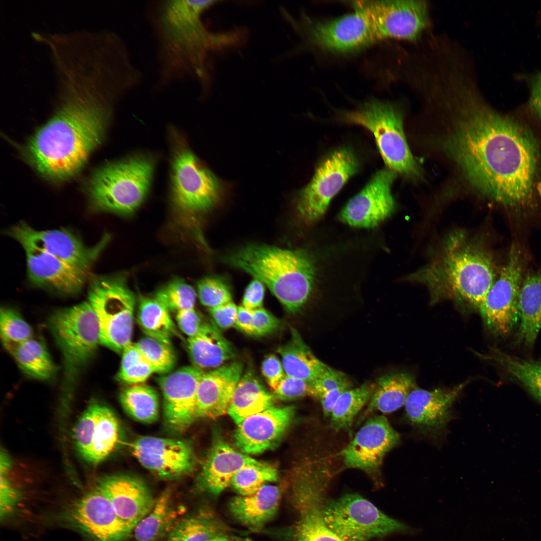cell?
I'll use <instances>...</instances> for the list:
<instances>
[{"mask_svg": "<svg viewBox=\"0 0 541 541\" xmlns=\"http://www.w3.org/2000/svg\"><path fill=\"white\" fill-rule=\"evenodd\" d=\"M281 497L278 486L264 485L252 494L233 497L229 510L243 525L252 529H260L276 514Z\"/></svg>", "mask_w": 541, "mask_h": 541, "instance_id": "4dcf8cb0", "label": "cell"}, {"mask_svg": "<svg viewBox=\"0 0 541 541\" xmlns=\"http://www.w3.org/2000/svg\"><path fill=\"white\" fill-rule=\"evenodd\" d=\"M29 280L35 286L64 295L79 293L89 273L74 267L40 250L24 249Z\"/></svg>", "mask_w": 541, "mask_h": 541, "instance_id": "4316f807", "label": "cell"}, {"mask_svg": "<svg viewBox=\"0 0 541 541\" xmlns=\"http://www.w3.org/2000/svg\"><path fill=\"white\" fill-rule=\"evenodd\" d=\"M327 487L314 478L297 481L293 502L298 518L291 530V541H344L328 527L323 518Z\"/></svg>", "mask_w": 541, "mask_h": 541, "instance_id": "7402d4cb", "label": "cell"}, {"mask_svg": "<svg viewBox=\"0 0 541 541\" xmlns=\"http://www.w3.org/2000/svg\"><path fill=\"white\" fill-rule=\"evenodd\" d=\"M376 384L362 419L376 411L390 413L397 410L405 405L410 392L416 388L414 377L407 373L383 375L377 379Z\"/></svg>", "mask_w": 541, "mask_h": 541, "instance_id": "e575fe53", "label": "cell"}, {"mask_svg": "<svg viewBox=\"0 0 541 541\" xmlns=\"http://www.w3.org/2000/svg\"><path fill=\"white\" fill-rule=\"evenodd\" d=\"M493 258L481 240L456 230L432 258L407 277L425 286L433 301L452 299L479 310L496 279Z\"/></svg>", "mask_w": 541, "mask_h": 541, "instance_id": "277c9868", "label": "cell"}, {"mask_svg": "<svg viewBox=\"0 0 541 541\" xmlns=\"http://www.w3.org/2000/svg\"><path fill=\"white\" fill-rule=\"evenodd\" d=\"M274 395L248 370L235 389L227 413L237 425L251 415L274 407Z\"/></svg>", "mask_w": 541, "mask_h": 541, "instance_id": "836d02e7", "label": "cell"}, {"mask_svg": "<svg viewBox=\"0 0 541 541\" xmlns=\"http://www.w3.org/2000/svg\"><path fill=\"white\" fill-rule=\"evenodd\" d=\"M459 96L441 148L481 195L509 207L531 204L540 158L532 132L473 96Z\"/></svg>", "mask_w": 541, "mask_h": 541, "instance_id": "6da1fadb", "label": "cell"}, {"mask_svg": "<svg viewBox=\"0 0 541 541\" xmlns=\"http://www.w3.org/2000/svg\"><path fill=\"white\" fill-rule=\"evenodd\" d=\"M359 166L354 153L345 147L322 160L312 179L299 192L297 207L301 218L312 223L322 217L332 198L358 172Z\"/></svg>", "mask_w": 541, "mask_h": 541, "instance_id": "7c38bea8", "label": "cell"}, {"mask_svg": "<svg viewBox=\"0 0 541 541\" xmlns=\"http://www.w3.org/2000/svg\"><path fill=\"white\" fill-rule=\"evenodd\" d=\"M154 170L152 159L135 156L108 163L97 169L86 184V191L96 209L129 214L146 197Z\"/></svg>", "mask_w": 541, "mask_h": 541, "instance_id": "8992f818", "label": "cell"}, {"mask_svg": "<svg viewBox=\"0 0 541 541\" xmlns=\"http://www.w3.org/2000/svg\"><path fill=\"white\" fill-rule=\"evenodd\" d=\"M196 298L194 288L184 280L176 279L160 289L155 298L169 311H178L194 309Z\"/></svg>", "mask_w": 541, "mask_h": 541, "instance_id": "bcb514c9", "label": "cell"}, {"mask_svg": "<svg viewBox=\"0 0 541 541\" xmlns=\"http://www.w3.org/2000/svg\"><path fill=\"white\" fill-rule=\"evenodd\" d=\"M171 177L173 202L181 211L193 214L206 211L219 198V181L181 142L175 144Z\"/></svg>", "mask_w": 541, "mask_h": 541, "instance_id": "8fae6325", "label": "cell"}, {"mask_svg": "<svg viewBox=\"0 0 541 541\" xmlns=\"http://www.w3.org/2000/svg\"><path fill=\"white\" fill-rule=\"evenodd\" d=\"M137 321L147 336L168 345H171V338L177 334L169 310L155 298H141Z\"/></svg>", "mask_w": 541, "mask_h": 541, "instance_id": "f35d334b", "label": "cell"}, {"mask_svg": "<svg viewBox=\"0 0 541 541\" xmlns=\"http://www.w3.org/2000/svg\"><path fill=\"white\" fill-rule=\"evenodd\" d=\"M352 2L369 16L379 41L387 39L416 41L429 24L427 5L423 0Z\"/></svg>", "mask_w": 541, "mask_h": 541, "instance_id": "9a60e30c", "label": "cell"}, {"mask_svg": "<svg viewBox=\"0 0 541 541\" xmlns=\"http://www.w3.org/2000/svg\"><path fill=\"white\" fill-rule=\"evenodd\" d=\"M322 513L328 527L344 541H368L396 532H412L357 494L325 501Z\"/></svg>", "mask_w": 541, "mask_h": 541, "instance_id": "30bf717a", "label": "cell"}, {"mask_svg": "<svg viewBox=\"0 0 541 541\" xmlns=\"http://www.w3.org/2000/svg\"><path fill=\"white\" fill-rule=\"evenodd\" d=\"M517 341L531 348L541 329V268L523 277L519 297Z\"/></svg>", "mask_w": 541, "mask_h": 541, "instance_id": "1f68e13d", "label": "cell"}, {"mask_svg": "<svg viewBox=\"0 0 541 541\" xmlns=\"http://www.w3.org/2000/svg\"><path fill=\"white\" fill-rule=\"evenodd\" d=\"M71 517L94 541H125L132 534L98 486L75 503Z\"/></svg>", "mask_w": 541, "mask_h": 541, "instance_id": "603a6c76", "label": "cell"}, {"mask_svg": "<svg viewBox=\"0 0 541 541\" xmlns=\"http://www.w3.org/2000/svg\"><path fill=\"white\" fill-rule=\"evenodd\" d=\"M82 31H84V30H82ZM77 31H74V32H77ZM92 32H96V31H92ZM100 32V33H102V32ZM67 33H69V32H67ZM63 33H61V34H63ZM57 34V35H59V34ZM105 34H106V33H105ZM54 35V36H52V37H54V36H56V35ZM52 37H51L50 38H51ZM50 38H49V39H50ZM49 39H48V40H47V41H48V40ZM47 41H46V42H47ZM46 43H45V45H46Z\"/></svg>", "mask_w": 541, "mask_h": 541, "instance_id": "e7e4bbea", "label": "cell"}, {"mask_svg": "<svg viewBox=\"0 0 541 541\" xmlns=\"http://www.w3.org/2000/svg\"><path fill=\"white\" fill-rule=\"evenodd\" d=\"M9 235L25 248L46 252L68 264L87 273L105 246L108 237L88 246L71 232L64 229L39 230L24 222L12 227Z\"/></svg>", "mask_w": 541, "mask_h": 541, "instance_id": "5bb4252c", "label": "cell"}, {"mask_svg": "<svg viewBox=\"0 0 541 541\" xmlns=\"http://www.w3.org/2000/svg\"><path fill=\"white\" fill-rule=\"evenodd\" d=\"M48 327L62 354V387L64 395L69 397L100 344L97 318L90 303L83 302L56 310L49 318Z\"/></svg>", "mask_w": 541, "mask_h": 541, "instance_id": "52a82bcc", "label": "cell"}, {"mask_svg": "<svg viewBox=\"0 0 541 541\" xmlns=\"http://www.w3.org/2000/svg\"><path fill=\"white\" fill-rule=\"evenodd\" d=\"M274 396L283 400H291L309 396L316 398L311 383L285 374L273 391Z\"/></svg>", "mask_w": 541, "mask_h": 541, "instance_id": "f907efd6", "label": "cell"}, {"mask_svg": "<svg viewBox=\"0 0 541 541\" xmlns=\"http://www.w3.org/2000/svg\"><path fill=\"white\" fill-rule=\"evenodd\" d=\"M120 429L119 421L110 409L92 402L74 427L73 438L76 448L87 461L99 463L116 447Z\"/></svg>", "mask_w": 541, "mask_h": 541, "instance_id": "d6986e66", "label": "cell"}, {"mask_svg": "<svg viewBox=\"0 0 541 541\" xmlns=\"http://www.w3.org/2000/svg\"><path fill=\"white\" fill-rule=\"evenodd\" d=\"M396 175L387 168L377 171L342 208L340 220L351 226L370 228L386 219L395 208L391 187Z\"/></svg>", "mask_w": 541, "mask_h": 541, "instance_id": "e0dca14e", "label": "cell"}, {"mask_svg": "<svg viewBox=\"0 0 541 541\" xmlns=\"http://www.w3.org/2000/svg\"><path fill=\"white\" fill-rule=\"evenodd\" d=\"M205 372L185 366L158 380L164 399L165 423L171 430L184 431L197 419L198 386Z\"/></svg>", "mask_w": 541, "mask_h": 541, "instance_id": "44dd1931", "label": "cell"}, {"mask_svg": "<svg viewBox=\"0 0 541 541\" xmlns=\"http://www.w3.org/2000/svg\"><path fill=\"white\" fill-rule=\"evenodd\" d=\"M400 441V436L383 415L371 417L340 453L348 468L375 475L385 455Z\"/></svg>", "mask_w": 541, "mask_h": 541, "instance_id": "ac0fdd59", "label": "cell"}, {"mask_svg": "<svg viewBox=\"0 0 541 541\" xmlns=\"http://www.w3.org/2000/svg\"><path fill=\"white\" fill-rule=\"evenodd\" d=\"M214 1H164L150 4L147 15L154 34L159 62L157 89L175 80L197 81L204 92L210 82L208 54L233 46L231 32H209L201 17Z\"/></svg>", "mask_w": 541, "mask_h": 541, "instance_id": "3957f363", "label": "cell"}, {"mask_svg": "<svg viewBox=\"0 0 541 541\" xmlns=\"http://www.w3.org/2000/svg\"><path fill=\"white\" fill-rule=\"evenodd\" d=\"M7 351L27 376L41 380H48L55 376L57 367L41 341L33 338Z\"/></svg>", "mask_w": 541, "mask_h": 541, "instance_id": "74e56055", "label": "cell"}, {"mask_svg": "<svg viewBox=\"0 0 541 541\" xmlns=\"http://www.w3.org/2000/svg\"><path fill=\"white\" fill-rule=\"evenodd\" d=\"M261 371L272 391L286 374L282 363L273 354L268 355L263 361Z\"/></svg>", "mask_w": 541, "mask_h": 541, "instance_id": "11a10c76", "label": "cell"}, {"mask_svg": "<svg viewBox=\"0 0 541 541\" xmlns=\"http://www.w3.org/2000/svg\"><path fill=\"white\" fill-rule=\"evenodd\" d=\"M88 297L98 322L100 344L122 353L132 343L133 293L121 278L96 277L91 280Z\"/></svg>", "mask_w": 541, "mask_h": 541, "instance_id": "9c48e42d", "label": "cell"}, {"mask_svg": "<svg viewBox=\"0 0 541 541\" xmlns=\"http://www.w3.org/2000/svg\"><path fill=\"white\" fill-rule=\"evenodd\" d=\"M536 189L537 190V192L538 193V194H539V195L541 197V181L538 182L536 183Z\"/></svg>", "mask_w": 541, "mask_h": 541, "instance_id": "be15d7a7", "label": "cell"}, {"mask_svg": "<svg viewBox=\"0 0 541 541\" xmlns=\"http://www.w3.org/2000/svg\"><path fill=\"white\" fill-rule=\"evenodd\" d=\"M0 333L5 348H10L33 338L30 325L16 310L3 307L0 313Z\"/></svg>", "mask_w": 541, "mask_h": 541, "instance_id": "f6af8a7d", "label": "cell"}, {"mask_svg": "<svg viewBox=\"0 0 541 541\" xmlns=\"http://www.w3.org/2000/svg\"><path fill=\"white\" fill-rule=\"evenodd\" d=\"M253 336H263L276 331L280 325V320L265 309L253 310Z\"/></svg>", "mask_w": 541, "mask_h": 541, "instance_id": "f5cc1de1", "label": "cell"}, {"mask_svg": "<svg viewBox=\"0 0 541 541\" xmlns=\"http://www.w3.org/2000/svg\"><path fill=\"white\" fill-rule=\"evenodd\" d=\"M224 261L261 281L291 314L299 312L313 289L314 265L304 252L266 244H249Z\"/></svg>", "mask_w": 541, "mask_h": 541, "instance_id": "5b68a950", "label": "cell"}, {"mask_svg": "<svg viewBox=\"0 0 541 541\" xmlns=\"http://www.w3.org/2000/svg\"><path fill=\"white\" fill-rule=\"evenodd\" d=\"M130 446L141 465L161 478L180 477L191 472L195 466L193 449L183 440L142 436Z\"/></svg>", "mask_w": 541, "mask_h": 541, "instance_id": "ffe728a7", "label": "cell"}, {"mask_svg": "<svg viewBox=\"0 0 541 541\" xmlns=\"http://www.w3.org/2000/svg\"><path fill=\"white\" fill-rule=\"evenodd\" d=\"M120 401L125 411L137 421L151 423L158 418V396L149 385L144 383L130 385L121 392Z\"/></svg>", "mask_w": 541, "mask_h": 541, "instance_id": "60d3db41", "label": "cell"}, {"mask_svg": "<svg viewBox=\"0 0 541 541\" xmlns=\"http://www.w3.org/2000/svg\"><path fill=\"white\" fill-rule=\"evenodd\" d=\"M122 360L118 379L129 385L143 383L156 373L151 364L134 343L127 346L122 353Z\"/></svg>", "mask_w": 541, "mask_h": 541, "instance_id": "7bdbcfd3", "label": "cell"}, {"mask_svg": "<svg viewBox=\"0 0 541 541\" xmlns=\"http://www.w3.org/2000/svg\"><path fill=\"white\" fill-rule=\"evenodd\" d=\"M262 463L234 449L221 437L216 436L203 464L198 485L203 490L218 495L230 485L232 477L239 470Z\"/></svg>", "mask_w": 541, "mask_h": 541, "instance_id": "f1b7e54d", "label": "cell"}, {"mask_svg": "<svg viewBox=\"0 0 541 541\" xmlns=\"http://www.w3.org/2000/svg\"><path fill=\"white\" fill-rule=\"evenodd\" d=\"M171 501V492L165 490L155 500L151 511L134 528L135 541H159L168 535L179 519Z\"/></svg>", "mask_w": 541, "mask_h": 541, "instance_id": "d590c367", "label": "cell"}, {"mask_svg": "<svg viewBox=\"0 0 541 541\" xmlns=\"http://www.w3.org/2000/svg\"><path fill=\"white\" fill-rule=\"evenodd\" d=\"M354 12L331 20L310 23L307 32L321 48L338 53L358 51L379 41L363 10L352 3Z\"/></svg>", "mask_w": 541, "mask_h": 541, "instance_id": "2e32d148", "label": "cell"}, {"mask_svg": "<svg viewBox=\"0 0 541 541\" xmlns=\"http://www.w3.org/2000/svg\"><path fill=\"white\" fill-rule=\"evenodd\" d=\"M210 541H249V540L248 539H245V538H241V537H236V536H233L232 535H230L226 534H225L224 533L221 532V533L218 534L217 535H216L215 536H214Z\"/></svg>", "mask_w": 541, "mask_h": 541, "instance_id": "6125c7cd", "label": "cell"}, {"mask_svg": "<svg viewBox=\"0 0 541 541\" xmlns=\"http://www.w3.org/2000/svg\"><path fill=\"white\" fill-rule=\"evenodd\" d=\"M340 116L345 123L362 126L373 134L387 168L409 179L421 176L405 137L403 113L396 105L371 99Z\"/></svg>", "mask_w": 541, "mask_h": 541, "instance_id": "ba28073f", "label": "cell"}, {"mask_svg": "<svg viewBox=\"0 0 541 541\" xmlns=\"http://www.w3.org/2000/svg\"><path fill=\"white\" fill-rule=\"evenodd\" d=\"M468 382L449 389L412 390L405 404L409 423L424 433L437 435L441 433L452 419L453 403Z\"/></svg>", "mask_w": 541, "mask_h": 541, "instance_id": "d4e9b609", "label": "cell"}, {"mask_svg": "<svg viewBox=\"0 0 541 541\" xmlns=\"http://www.w3.org/2000/svg\"><path fill=\"white\" fill-rule=\"evenodd\" d=\"M108 497L117 514L132 531L152 509L155 500L145 483L127 474L104 477L97 486Z\"/></svg>", "mask_w": 541, "mask_h": 541, "instance_id": "484cf974", "label": "cell"}, {"mask_svg": "<svg viewBox=\"0 0 541 541\" xmlns=\"http://www.w3.org/2000/svg\"><path fill=\"white\" fill-rule=\"evenodd\" d=\"M187 350L193 366L201 370L219 367L236 355L232 344L209 322H204L197 334L188 337Z\"/></svg>", "mask_w": 541, "mask_h": 541, "instance_id": "f546056e", "label": "cell"}, {"mask_svg": "<svg viewBox=\"0 0 541 541\" xmlns=\"http://www.w3.org/2000/svg\"><path fill=\"white\" fill-rule=\"evenodd\" d=\"M197 292L201 304L208 309L232 301V296L227 283L220 278L205 277L197 283Z\"/></svg>", "mask_w": 541, "mask_h": 541, "instance_id": "c3c4849f", "label": "cell"}, {"mask_svg": "<svg viewBox=\"0 0 541 541\" xmlns=\"http://www.w3.org/2000/svg\"><path fill=\"white\" fill-rule=\"evenodd\" d=\"M524 262L521 250L513 244L507 262L479 308L486 326L495 335L507 336L519 324V297Z\"/></svg>", "mask_w": 541, "mask_h": 541, "instance_id": "4fadbf2b", "label": "cell"}, {"mask_svg": "<svg viewBox=\"0 0 541 541\" xmlns=\"http://www.w3.org/2000/svg\"><path fill=\"white\" fill-rule=\"evenodd\" d=\"M278 472L273 466L262 462L239 470L232 477L230 485L240 495L252 494L267 481L278 479Z\"/></svg>", "mask_w": 541, "mask_h": 541, "instance_id": "ee69618b", "label": "cell"}, {"mask_svg": "<svg viewBox=\"0 0 541 541\" xmlns=\"http://www.w3.org/2000/svg\"><path fill=\"white\" fill-rule=\"evenodd\" d=\"M176 319L180 330L188 337L197 334L205 322L194 309L177 312Z\"/></svg>", "mask_w": 541, "mask_h": 541, "instance_id": "9f6ffc18", "label": "cell"}, {"mask_svg": "<svg viewBox=\"0 0 541 541\" xmlns=\"http://www.w3.org/2000/svg\"><path fill=\"white\" fill-rule=\"evenodd\" d=\"M346 375L328 366L324 373L311 383L316 393V399L348 383Z\"/></svg>", "mask_w": 541, "mask_h": 541, "instance_id": "816d5d0a", "label": "cell"}, {"mask_svg": "<svg viewBox=\"0 0 541 541\" xmlns=\"http://www.w3.org/2000/svg\"><path fill=\"white\" fill-rule=\"evenodd\" d=\"M480 356L496 363L541 402V360L523 359L495 348L491 349L489 355Z\"/></svg>", "mask_w": 541, "mask_h": 541, "instance_id": "8d00e7d4", "label": "cell"}, {"mask_svg": "<svg viewBox=\"0 0 541 541\" xmlns=\"http://www.w3.org/2000/svg\"><path fill=\"white\" fill-rule=\"evenodd\" d=\"M528 107L536 117L541 119V72L531 80Z\"/></svg>", "mask_w": 541, "mask_h": 541, "instance_id": "680465c9", "label": "cell"}, {"mask_svg": "<svg viewBox=\"0 0 541 541\" xmlns=\"http://www.w3.org/2000/svg\"><path fill=\"white\" fill-rule=\"evenodd\" d=\"M264 291L263 283L254 278L245 290L242 300V306L251 310L261 308Z\"/></svg>", "mask_w": 541, "mask_h": 541, "instance_id": "6f0895ef", "label": "cell"}, {"mask_svg": "<svg viewBox=\"0 0 541 541\" xmlns=\"http://www.w3.org/2000/svg\"><path fill=\"white\" fill-rule=\"evenodd\" d=\"M243 369L233 361L205 373L199 383L196 396V418H215L227 412Z\"/></svg>", "mask_w": 541, "mask_h": 541, "instance_id": "83f0119b", "label": "cell"}, {"mask_svg": "<svg viewBox=\"0 0 541 541\" xmlns=\"http://www.w3.org/2000/svg\"><path fill=\"white\" fill-rule=\"evenodd\" d=\"M134 344L156 373L168 372L175 365L176 358L171 345L148 336Z\"/></svg>", "mask_w": 541, "mask_h": 541, "instance_id": "7dc6e473", "label": "cell"}, {"mask_svg": "<svg viewBox=\"0 0 541 541\" xmlns=\"http://www.w3.org/2000/svg\"><path fill=\"white\" fill-rule=\"evenodd\" d=\"M53 70L58 105L24 152L42 176L62 181L78 173L101 144L113 105L126 91L115 73L95 59L64 60Z\"/></svg>", "mask_w": 541, "mask_h": 541, "instance_id": "7a4b0ae2", "label": "cell"}, {"mask_svg": "<svg viewBox=\"0 0 541 541\" xmlns=\"http://www.w3.org/2000/svg\"><path fill=\"white\" fill-rule=\"evenodd\" d=\"M291 337L277 349L287 375L310 383L318 378L329 366L320 360L304 342L295 328H291Z\"/></svg>", "mask_w": 541, "mask_h": 541, "instance_id": "d6a6232c", "label": "cell"}, {"mask_svg": "<svg viewBox=\"0 0 541 541\" xmlns=\"http://www.w3.org/2000/svg\"><path fill=\"white\" fill-rule=\"evenodd\" d=\"M238 307L232 301L208 309L217 327L227 329L235 325Z\"/></svg>", "mask_w": 541, "mask_h": 541, "instance_id": "db71d44e", "label": "cell"}, {"mask_svg": "<svg viewBox=\"0 0 541 541\" xmlns=\"http://www.w3.org/2000/svg\"><path fill=\"white\" fill-rule=\"evenodd\" d=\"M352 384L349 381L340 387L327 392L319 397L324 416L325 418L330 417L333 408L340 395L345 391L351 389Z\"/></svg>", "mask_w": 541, "mask_h": 541, "instance_id": "91938a15", "label": "cell"}, {"mask_svg": "<svg viewBox=\"0 0 541 541\" xmlns=\"http://www.w3.org/2000/svg\"><path fill=\"white\" fill-rule=\"evenodd\" d=\"M221 532L213 515L200 509L179 518L165 541H210Z\"/></svg>", "mask_w": 541, "mask_h": 541, "instance_id": "b9f144b4", "label": "cell"}, {"mask_svg": "<svg viewBox=\"0 0 541 541\" xmlns=\"http://www.w3.org/2000/svg\"><path fill=\"white\" fill-rule=\"evenodd\" d=\"M10 461L6 453L1 455L0 514L5 518L14 510L19 499V494L8 477Z\"/></svg>", "mask_w": 541, "mask_h": 541, "instance_id": "681fc988", "label": "cell"}, {"mask_svg": "<svg viewBox=\"0 0 541 541\" xmlns=\"http://www.w3.org/2000/svg\"><path fill=\"white\" fill-rule=\"evenodd\" d=\"M376 386L375 383L366 382L358 387L344 391L333 408L330 427L336 431L344 430L350 434L354 418L370 400Z\"/></svg>", "mask_w": 541, "mask_h": 541, "instance_id": "ab89813d", "label": "cell"}, {"mask_svg": "<svg viewBox=\"0 0 541 541\" xmlns=\"http://www.w3.org/2000/svg\"><path fill=\"white\" fill-rule=\"evenodd\" d=\"M234 326L244 333L253 335V310L246 309L242 306L238 307Z\"/></svg>", "mask_w": 541, "mask_h": 541, "instance_id": "94428289", "label": "cell"}, {"mask_svg": "<svg viewBox=\"0 0 541 541\" xmlns=\"http://www.w3.org/2000/svg\"><path fill=\"white\" fill-rule=\"evenodd\" d=\"M293 406L273 407L251 415L237 424L233 438L241 452L257 454L274 448L291 424Z\"/></svg>", "mask_w": 541, "mask_h": 541, "instance_id": "cb8c5ba5", "label": "cell"}]
</instances>
